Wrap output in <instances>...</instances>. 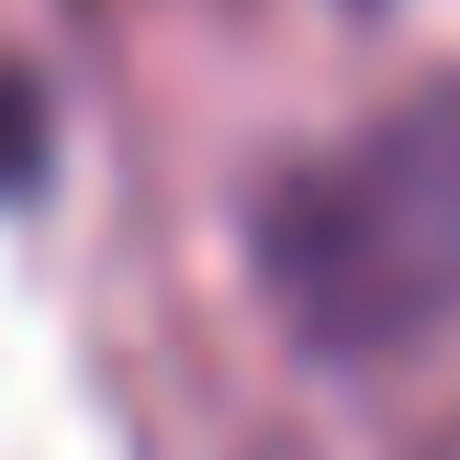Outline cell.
Masks as SVG:
<instances>
[{
	"mask_svg": "<svg viewBox=\"0 0 460 460\" xmlns=\"http://www.w3.org/2000/svg\"><path fill=\"white\" fill-rule=\"evenodd\" d=\"M247 270L337 371L438 349L460 326V67L281 157L247 191Z\"/></svg>",
	"mask_w": 460,
	"mask_h": 460,
	"instance_id": "6da1fadb",
	"label": "cell"
},
{
	"mask_svg": "<svg viewBox=\"0 0 460 460\" xmlns=\"http://www.w3.org/2000/svg\"><path fill=\"white\" fill-rule=\"evenodd\" d=\"M45 135H57V112H45V90L0 67V202H22V191L45 180Z\"/></svg>",
	"mask_w": 460,
	"mask_h": 460,
	"instance_id": "7a4b0ae2",
	"label": "cell"
}]
</instances>
